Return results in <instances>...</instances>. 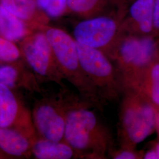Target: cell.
Masks as SVG:
<instances>
[{
	"label": "cell",
	"instance_id": "obj_1",
	"mask_svg": "<svg viewBox=\"0 0 159 159\" xmlns=\"http://www.w3.org/2000/svg\"><path fill=\"white\" fill-rule=\"evenodd\" d=\"M90 104L84 100L68 109L63 142L72 148L75 158L105 159L113 148V137Z\"/></svg>",
	"mask_w": 159,
	"mask_h": 159
},
{
	"label": "cell",
	"instance_id": "obj_2",
	"mask_svg": "<svg viewBox=\"0 0 159 159\" xmlns=\"http://www.w3.org/2000/svg\"><path fill=\"white\" fill-rule=\"evenodd\" d=\"M120 98L118 135L121 148H135L156 129L158 110L130 89H124Z\"/></svg>",
	"mask_w": 159,
	"mask_h": 159
},
{
	"label": "cell",
	"instance_id": "obj_3",
	"mask_svg": "<svg viewBox=\"0 0 159 159\" xmlns=\"http://www.w3.org/2000/svg\"><path fill=\"white\" fill-rule=\"evenodd\" d=\"M44 31L64 79L74 86L85 102L98 107L100 99L81 66L74 37L63 30L54 27H46Z\"/></svg>",
	"mask_w": 159,
	"mask_h": 159
},
{
	"label": "cell",
	"instance_id": "obj_4",
	"mask_svg": "<svg viewBox=\"0 0 159 159\" xmlns=\"http://www.w3.org/2000/svg\"><path fill=\"white\" fill-rule=\"evenodd\" d=\"M110 59L119 73L125 89L158 60L157 43L151 35L125 33Z\"/></svg>",
	"mask_w": 159,
	"mask_h": 159
},
{
	"label": "cell",
	"instance_id": "obj_5",
	"mask_svg": "<svg viewBox=\"0 0 159 159\" xmlns=\"http://www.w3.org/2000/svg\"><path fill=\"white\" fill-rule=\"evenodd\" d=\"M80 62L104 104L121 98L123 81L113 61L102 51L77 43Z\"/></svg>",
	"mask_w": 159,
	"mask_h": 159
},
{
	"label": "cell",
	"instance_id": "obj_6",
	"mask_svg": "<svg viewBox=\"0 0 159 159\" xmlns=\"http://www.w3.org/2000/svg\"><path fill=\"white\" fill-rule=\"evenodd\" d=\"M123 18L120 11L83 18L74 27L73 37L77 43L102 51L110 58L120 39L126 33Z\"/></svg>",
	"mask_w": 159,
	"mask_h": 159
},
{
	"label": "cell",
	"instance_id": "obj_7",
	"mask_svg": "<svg viewBox=\"0 0 159 159\" xmlns=\"http://www.w3.org/2000/svg\"><path fill=\"white\" fill-rule=\"evenodd\" d=\"M83 100L63 87L56 96H44L34 106L32 119L37 134L55 142L63 141L66 117L68 109Z\"/></svg>",
	"mask_w": 159,
	"mask_h": 159
},
{
	"label": "cell",
	"instance_id": "obj_8",
	"mask_svg": "<svg viewBox=\"0 0 159 159\" xmlns=\"http://www.w3.org/2000/svg\"><path fill=\"white\" fill-rule=\"evenodd\" d=\"M21 52L37 78L64 87V77L44 31L25 37L21 44Z\"/></svg>",
	"mask_w": 159,
	"mask_h": 159
},
{
	"label": "cell",
	"instance_id": "obj_9",
	"mask_svg": "<svg viewBox=\"0 0 159 159\" xmlns=\"http://www.w3.org/2000/svg\"><path fill=\"white\" fill-rule=\"evenodd\" d=\"M0 127L20 131L34 140L37 136L32 116L7 85L0 83Z\"/></svg>",
	"mask_w": 159,
	"mask_h": 159
},
{
	"label": "cell",
	"instance_id": "obj_10",
	"mask_svg": "<svg viewBox=\"0 0 159 159\" xmlns=\"http://www.w3.org/2000/svg\"><path fill=\"white\" fill-rule=\"evenodd\" d=\"M154 0H129L123 7V28L126 33L149 35L154 31Z\"/></svg>",
	"mask_w": 159,
	"mask_h": 159
},
{
	"label": "cell",
	"instance_id": "obj_11",
	"mask_svg": "<svg viewBox=\"0 0 159 159\" xmlns=\"http://www.w3.org/2000/svg\"><path fill=\"white\" fill-rule=\"evenodd\" d=\"M125 89H130L136 91L159 111V59L148 67L136 79Z\"/></svg>",
	"mask_w": 159,
	"mask_h": 159
},
{
	"label": "cell",
	"instance_id": "obj_12",
	"mask_svg": "<svg viewBox=\"0 0 159 159\" xmlns=\"http://www.w3.org/2000/svg\"><path fill=\"white\" fill-rule=\"evenodd\" d=\"M33 141L20 131L0 127V150L10 157H31Z\"/></svg>",
	"mask_w": 159,
	"mask_h": 159
},
{
	"label": "cell",
	"instance_id": "obj_13",
	"mask_svg": "<svg viewBox=\"0 0 159 159\" xmlns=\"http://www.w3.org/2000/svg\"><path fill=\"white\" fill-rule=\"evenodd\" d=\"M32 156L38 159H70L75 157L74 150L64 142H55L36 137L32 143Z\"/></svg>",
	"mask_w": 159,
	"mask_h": 159
},
{
	"label": "cell",
	"instance_id": "obj_14",
	"mask_svg": "<svg viewBox=\"0 0 159 159\" xmlns=\"http://www.w3.org/2000/svg\"><path fill=\"white\" fill-rule=\"evenodd\" d=\"M33 77L18 64L12 63L0 66V83L12 89L20 86L29 89H37V81Z\"/></svg>",
	"mask_w": 159,
	"mask_h": 159
},
{
	"label": "cell",
	"instance_id": "obj_15",
	"mask_svg": "<svg viewBox=\"0 0 159 159\" xmlns=\"http://www.w3.org/2000/svg\"><path fill=\"white\" fill-rule=\"evenodd\" d=\"M29 34L23 20L0 5V35L12 42L24 39Z\"/></svg>",
	"mask_w": 159,
	"mask_h": 159
},
{
	"label": "cell",
	"instance_id": "obj_16",
	"mask_svg": "<svg viewBox=\"0 0 159 159\" xmlns=\"http://www.w3.org/2000/svg\"><path fill=\"white\" fill-rule=\"evenodd\" d=\"M119 0H68L67 10L80 17L87 18L106 13L112 4H119Z\"/></svg>",
	"mask_w": 159,
	"mask_h": 159
},
{
	"label": "cell",
	"instance_id": "obj_17",
	"mask_svg": "<svg viewBox=\"0 0 159 159\" xmlns=\"http://www.w3.org/2000/svg\"><path fill=\"white\" fill-rule=\"evenodd\" d=\"M0 5L21 20H28L33 16L36 0H0Z\"/></svg>",
	"mask_w": 159,
	"mask_h": 159
},
{
	"label": "cell",
	"instance_id": "obj_18",
	"mask_svg": "<svg viewBox=\"0 0 159 159\" xmlns=\"http://www.w3.org/2000/svg\"><path fill=\"white\" fill-rule=\"evenodd\" d=\"M36 2L47 16L53 18L60 17L67 10L68 0H36Z\"/></svg>",
	"mask_w": 159,
	"mask_h": 159
},
{
	"label": "cell",
	"instance_id": "obj_19",
	"mask_svg": "<svg viewBox=\"0 0 159 159\" xmlns=\"http://www.w3.org/2000/svg\"><path fill=\"white\" fill-rule=\"evenodd\" d=\"M21 55V52L12 41L0 36V61L14 63Z\"/></svg>",
	"mask_w": 159,
	"mask_h": 159
},
{
	"label": "cell",
	"instance_id": "obj_20",
	"mask_svg": "<svg viewBox=\"0 0 159 159\" xmlns=\"http://www.w3.org/2000/svg\"><path fill=\"white\" fill-rule=\"evenodd\" d=\"M113 159H140L142 156L137 153L134 148H120L118 150H114L113 149L109 154Z\"/></svg>",
	"mask_w": 159,
	"mask_h": 159
},
{
	"label": "cell",
	"instance_id": "obj_21",
	"mask_svg": "<svg viewBox=\"0 0 159 159\" xmlns=\"http://www.w3.org/2000/svg\"><path fill=\"white\" fill-rule=\"evenodd\" d=\"M153 26L154 30L159 31V0H154Z\"/></svg>",
	"mask_w": 159,
	"mask_h": 159
},
{
	"label": "cell",
	"instance_id": "obj_22",
	"mask_svg": "<svg viewBox=\"0 0 159 159\" xmlns=\"http://www.w3.org/2000/svg\"><path fill=\"white\" fill-rule=\"evenodd\" d=\"M143 159H157V154L156 153L155 150L151 149L150 150L148 151L143 156Z\"/></svg>",
	"mask_w": 159,
	"mask_h": 159
},
{
	"label": "cell",
	"instance_id": "obj_23",
	"mask_svg": "<svg viewBox=\"0 0 159 159\" xmlns=\"http://www.w3.org/2000/svg\"><path fill=\"white\" fill-rule=\"evenodd\" d=\"M154 150H155L156 153L157 154V159H159V142L157 143L155 147L154 148Z\"/></svg>",
	"mask_w": 159,
	"mask_h": 159
},
{
	"label": "cell",
	"instance_id": "obj_24",
	"mask_svg": "<svg viewBox=\"0 0 159 159\" xmlns=\"http://www.w3.org/2000/svg\"><path fill=\"white\" fill-rule=\"evenodd\" d=\"M10 156H8V155H7L6 154L4 153L3 152H2L0 150V159H6V158H8ZM10 158V157H9Z\"/></svg>",
	"mask_w": 159,
	"mask_h": 159
},
{
	"label": "cell",
	"instance_id": "obj_25",
	"mask_svg": "<svg viewBox=\"0 0 159 159\" xmlns=\"http://www.w3.org/2000/svg\"><path fill=\"white\" fill-rule=\"evenodd\" d=\"M156 129L158 131L159 134V111H158V114H157V123H156Z\"/></svg>",
	"mask_w": 159,
	"mask_h": 159
}]
</instances>
